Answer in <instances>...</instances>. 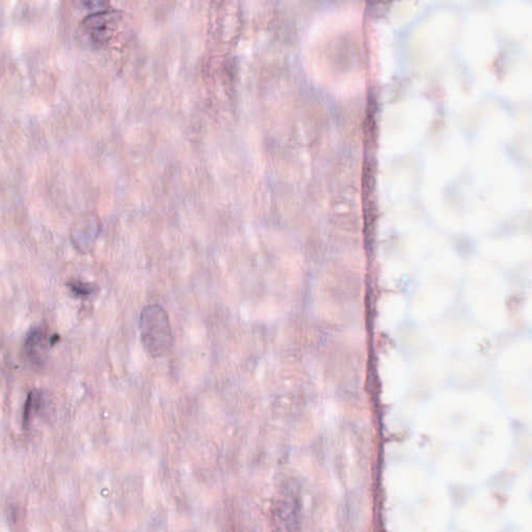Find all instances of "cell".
<instances>
[{"label": "cell", "mask_w": 532, "mask_h": 532, "mask_svg": "<svg viewBox=\"0 0 532 532\" xmlns=\"http://www.w3.org/2000/svg\"><path fill=\"white\" fill-rule=\"evenodd\" d=\"M138 327L143 347L151 357H165L171 351L173 331L169 315L163 307L152 304L143 308Z\"/></svg>", "instance_id": "obj_1"}, {"label": "cell", "mask_w": 532, "mask_h": 532, "mask_svg": "<svg viewBox=\"0 0 532 532\" xmlns=\"http://www.w3.org/2000/svg\"><path fill=\"white\" fill-rule=\"evenodd\" d=\"M71 288L73 289L74 293L82 295H91V293H93V291H94V288H93L90 284H86V283L82 282H74Z\"/></svg>", "instance_id": "obj_2"}]
</instances>
